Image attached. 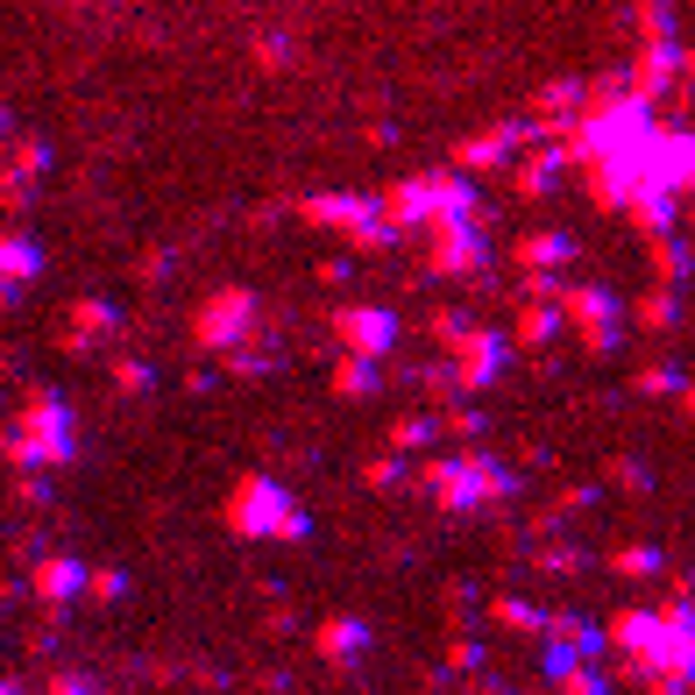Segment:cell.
<instances>
[{
	"label": "cell",
	"mask_w": 695,
	"mask_h": 695,
	"mask_svg": "<svg viewBox=\"0 0 695 695\" xmlns=\"http://www.w3.org/2000/svg\"><path fill=\"white\" fill-rule=\"evenodd\" d=\"M248 320H256V298H248V292H221V305H206V313H199V341L206 348H227Z\"/></svg>",
	"instance_id": "5b68a950"
},
{
	"label": "cell",
	"mask_w": 695,
	"mask_h": 695,
	"mask_svg": "<svg viewBox=\"0 0 695 695\" xmlns=\"http://www.w3.org/2000/svg\"><path fill=\"white\" fill-rule=\"evenodd\" d=\"M539 107H547V114H568V107H575V86H554V92H547Z\"/></svg>",
	"instance_id": "e0dca14e"
},
{
	"label": "cell",
	"mask_w": 695,
	"mask_h": 695,
	"mask_svg": "<svg viewBox=\"0 0 695 695\" xmlns=\"http://www.w3.org/2000/svg\"><path fill=\"white\" fill-rule=\"evenodd\" d=\"M554 326H561V305H554V313H547V305H532V313H526V326H518V341H547Z\"/></svg>",
	"instance_id": "9a60e30c"
},
{
	"label": "cell",
	"mask_w": 695,
	"mask_h": 695,
	"mask_svg": "<svg viewBox=\"0 0 695 695\" xmlns=\"http://www.w3.org/2000/svg\"><path fill=\"white\" fill-rule=\"evenodd\" d=\"M334 326H341V341H348V355H355V362H376L383 348L398 341V320L391 313H370V305H362V313H341Z\"/></svg>",
	"instance_id": "277c9868"
},
{
	"label": "cell",
	"mask_w": 695,
	"mask_h": 695,
	"mask_svg": "<svg viewBox=\"0 0 695 695\" xmlns=\"http://www.w3.org/2000/svg\"><path fill=\"white\" fill-rule=\"evenodd\" d=\"M632 206H639V221L653 227V235H667V221H674V199H667V192H639Z\"/></svg>",
	"instance_id": "7c38bea8"
},
{
	"label": "cell",
	"mask_w": 695,
	"mask_h": 695,
	"mask_svg": "<svg viewBox=\"0 0 695 695\" xmlns=\"http://www.w3.org/2000/svg\"><path fill=\"white\" fill-rule=\"evenodd\" d=\"M71 454V412L57 391H36L22 404V448H14V461H65Z\"/></svg>",
	"instance_id": "6da1fadb"
},
{
	"label": "cell",
	"mask_w": 695,
	"mask_h": 695,
	"mask_svg": "<svg viewBox=\"0 0 695 695\" xmlns=\"http://www.w3.org/2000/svg\"><path fill=\"white\" fill-rule=\"evenodd\" d=\"M29 277H43V248L29 235H8L0 242V305H14V292H22Z\"/></svg>",
	"instance_id": "8992f818"
},
{
	"label": "cell",
	"mask_w": 695,
	"mask_h": 695,
	"mask_svg": "<svg viewBox=\"0 0 695 695\" xmlns=\"http://www.w3.org/2000/svg\"><path fill=\"white\" fill-rule=\"evenodd\" d=\"M448 235H440V270H476L482 263V235L469 221H440Z\"/></svg>",
	"instance_id": "ba28073f"
},
{
	"label": "cell",
	"mask_w": 695,
	"mask_h": 695,
	"mask_svg": "<svg viewBox=\"0 0 695 695\" xmlns=\"http://www.w3.org/2000/svg\"><path fill=\"white\" fill-rule=\"evenodd\" d=\"M341 391H348V398L376 391V370H370V362H355V355H348V362H341Z\"/></svg>",
	"instance_id": "5bb4252c"
},
{
	"label": "cell",
	"mask_w": 695,
	"mask_h": 695,
	"mask_svg": "<svg viewBox=\"0 0 695 695\" xmlns=\"http://www.w3.org/2000/svg\"><path fill=\"white\" fill-rule=\"evenodd\" d=\"M71 583H79V568H65V561H57V568H43V589H50V596H65Z\"/></svg>",
	"instance_id": "2e32d148"
},
{
	"label": "cell",
	"mask_w": 695,
	"mask_h": 695,
	"mask_svg": "<svg viewBox=\"0 0 695 695\" xmlns=\"http://www.w3.org/2000/svg\"><path fill=\"white\" fill-rule=\"evenodd\" d=\"M568 313L583 320V341L596 355H617V298L610 292H568Z\"/></svg>",
	"instance_id": "3957f363"
},
{
	"label": "cell",
	"mask_w": 695,
	"mask_h": 695,
	"mask_svg": "<svg viewBox=\"0 0 695 695\" xmlns=\"http://www.w3.org/2000/svg\"><path fill=\"white\" fill-rule=\"evenodd\" d=\"M0 128H8V114H0Z\"/></svg>",
	"instance_id": "ac0fdd59"
},
{
	"label": "cell",
	"mask_w": 695,
	"mask_h": 695,
	"mask_svg": "<svg viewBox=\"0 0 695 695\" xmlns=\"http://www.w3.org/2000/svg\"><path fill=\"white\" fill-rule=\"evenodd\" d=\"M505 355H511L505 334H469L461 341V391H482V383L505 370Z\"/></svg>",
	"instance_id": "52a82bcc"
},
{
	"label": "cell",
	"mask_w": 695,
	"mask_h": 695,
	"mask_svg": "<svg viewBox=\"0 0 695 695\" xmlns=\"http://www.w3.org/2000/svg\"><path fill=\"white\" fill-rule=\"evenodd\" d=\"M235 526L242 532H284V539H298L305 532V511L277 490V482H248V490L235 497Z\"/></svg>",
	"instance_id": "7a4b0ae2"
},
{
	"label": "cell",
	"mask_w": 695,
	"mask_h": 695,
	"mask_svg": "<svg viewBox=\"0 0 695 695\" xmlns=\"http://www.w3.org/2000/svg\"><path fill=\"white\" fill-rule=\"evenodd\" d=\"M398 221H440V178H412V185H404L398 192Z\"/></svg>",
	"instance_id": "9c48e42d"
},
{
	"label": "cell",
	"mask_w": 695,
	"mask_h": 695,
	"mask_svg": "<svg viewBox=\"0 0 695 695\" xmlns=\"http://www.w3.org/2000/svg\"><path fill=\"white\" fill-rule=\"evenodd\" d=\"M575 256V235H532L526 242V263H568Z\"/></svg>",
	"instance_id": "8fae6325"
},
{
	"label": "cell",
	"mask_w": 695,
	"mask_h": 695,
	"mask_svg": "<svg viewBox=\"0 0 695 695\" xmlns=\"http://www.w3.org/2000/svg\"><path fill=\"white\" fill-rule=\"evenodd\" d=\"M518 143H526V128H497V135H482V143L469 149V164H505Z\"/></svg>",
	"instance_id": "30bf717a"
},
{
	"label": "cell",
	"mask_w": 695,
	"mask_h": 695,
	"mask_svg": "<svg viewBox=\"0 0 695 695\" xmlns=\"http://www.w3.org/2000/svg\"><path fill=\"white\" fill-rule=\"evenodd\" d=\"M554 170H561V149H554V157H532L518 170V192H554Z\"/></svg>",
	"instance_id": "4fadbf2b"
}]
</instances>
